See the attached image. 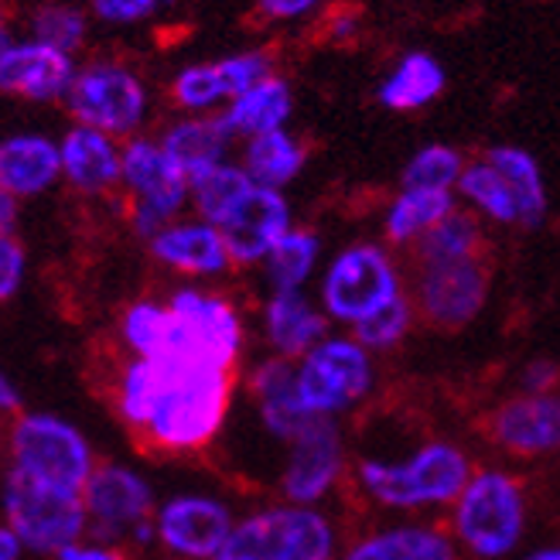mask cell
<instances>
[{"instance_id": "27", "label": "cell", "mask_w": 560, "mask_h": 560, "mask_svg": "<svg viewBox=\"0 0 560 560\" xmlns=\"http://www.w3.org/2000/svg\"><path fill=\"white\" fill-rule=\"evenodd\" d=\"M304 154L307 151L284 130L260 133L254 137V144L246 148V175L264 188H277L301 172Z\"/></svg>"}, {"instance_id": "43", "label": "cell", "mask_w": 560, "mask_h": 560, "mask_svg": "<svg viewBox=\"0 0 560 560\" xmlns=\"http://www.w3.org/2000/svg\"><path fill=\"white\" fill-rule=\"evenodd\" d=\"M553 380H557V366H553V362H534V366H529L526 376H523L529 394H547V386H553Z\"/></svg>"}, {"instance_id": "36", "label": "cell", "mask_w": 560, "mask_h": 560, "mask_svg": "<svg viewBox=\"0 0 560 560\" xmlns=\"http://www.w3.org/2000/svg\"><path fill=\"white\" fill-rule=\"evenodd\" d=\"M462 178V158L447 148H424L407 167V188H447Z\"/></svg>"}, {"instance_id": "4", "label": "cell", "mask_w": 560, "mask_h": 560, "mask_svg": "<svg viewBox=\"0 0 560 560\" xmlns=\"http://www.w3.org/2000/svg\"><path fill=\"white\" fill-rule=\"evenodd\" d=\"M14 471L59 492H86L93 479V455L82 434L51 413H27L11 434Z\"/></svg>"}, {"instance_id": "44", "label": "cell", "mask_w": 560, "mask_h": 560, "mask_svg": "<svg viewBox=\"0 0 560 560\" xmlns=\"http://www.w3.org/2000/svg\"><path fill=\"white\" fill-rule=\"evenodd\" d=\"M62 560H120L114 550H106V547H79V544H69L59 550Z\"/></svg>"}, {"instance_id": "40", "label": "cell", "mask_w": 560, "mask_h": 560, "mask_svg": "<svg viewBox=\"0 0 560 560\" xmlns=\"http://www.w3.org/2000/svg\"><path fill=\"white\" fill-rule=\"evenodd\" d=\"M21 273H24V249L18 240L4 236V243H0V298H11L18 291Z\"/></svg>"}, {"instance_id": "10", "label": "cell", "mask_w": 560, "mask_h": 560, "mask_svg": "<svg viewBox=\"0 0 560 560\" xmlns=\"http://www.w3.org/2000/svg\"><path fill=\"white\" fill-rule=\"evenodd\" d=\"M72 114L103 133H127L144 117V90L120 66H93L69 90Z\"/></svg>"}, {"instance_id": "33", "label": "cell", "mask_w": 560, "mask_h": 560, "mask_svg": "<svg viewBox=\"0 0 560 560\" xmlns=\"http://www.w3.org/2000/svg\"><path fill=\"white\" fill-rule=\"evenodd\" d=\"M462 191L468 195L471 202H479L492 219L499 222H520V209H516V199L506 185V178L499 175V167L492 161H479L462 172L458 178Z\"/></svg>"}, {"instance_id": "13", "label": "cell", "mask_w": 560, "mask_h": 560, "mask_svg": "<svg viewBox=\"0 0 560 560\" xmlns=\"http://www.w3.org/2000/svg\"><path fill=\"white\" fill-rule=\"evenodd\" d=\"M230 534V510L209 495H178L158 513V537L182 557H215Z\"/></svg>"}, {"instance_id": "30", "label": "cell", "mask_w": 560, "mask_h": 560, "mask_svg": "<svg viewBox=\"0 0 560 560\" xmlns=\"http://www.w3.org/2000/svg\"><path fill=\"white\" fill-rule=\"evenodd\" d=\"M489 161L499 167V175L506 178L513 199H516V209H520V222L523 226H537L547 209L537 161L516 148H495V151H489Z\"/></svg>"}, {"instance_id": "2", "label": "cell", "mask_w": 560, "mask_h": 560, "mask_svg": "<svg viewBox=\"0 0 560 560\" xmlns=\"http://www.w3.org/2000/svg\"><path fill=\"white\" fill-rule=\"evenodd\" d=\"M124 335L137 355L178 359L212 370H230L243 342L233 307L199 291H178L167 307L148 301L133 304L124 318Z\"/></svg>"}, {"instance_id": "28", "label": "cell", "mask_w": 560, "mask_h": 560, "mask_svg": "<svg viewBox=\"0 0 560 560\" xmlns=\"http://www.w3.org/2000/svg\"><path fill=\"white\" fill-rule=\"evenodd\" d=\"M444 215H452V195H447V188H407L397 206L389 209L386 236L394 243H407L413 236H424Z\"/></svg>"}, {"instance_id": "11", "label": "cell", "mask_w": 560, "mask_h": 560, "mask_svg": "<svg viewBox=\"0 0 560 560\" xmlns=\"http://www.w3.org/2000/svg\"><path fill=\"white\" fill-rule=\"evenodd\" d=\"M124 178L137 191V230L154 233L167 215H175L185 202L188 178L175 167L164 148H154L148 140H133L124 151Z\"/></svg>"}, {"instance_id": "19", "label": "cell", "mask_w": 560, "mask_h": 560, "mask_svg": "<svg viewBox=\"0 0 560 560\" xmlns=\"http://www.w3.org/2000/svg\"><path fill=\"white\" fill-rule=\"evenodd\" d=\"M254 394L260 400V417L264 428L277 438H284L288 444L312 424L315 417L307 404L301 400V386H298V373L288 366L284 359H270L254 373Z\"/></svg>"}, {"instance_id": "9", "label": "cell", "mask_w": 560, "mask_h": 560, "mask_svg": "<svg viewBox=\"0 0 560 560\" xmlns=\"http://www.w3.org/2000/svg\"><path fill=\"white\" fill-rule=\"evenodd\" d=\"M397 298V270L376 246H352L325 277V307L339 322H362Z\"/></svg>"}, {"instance_id": "39", "label": "cell", "mask_w": 560, "mask_h": 560, "mask_svg": "<svg viewBox=\"0 0 560 560\" xmlns=\"http://www.w3.org/2000/svg\"><path fill=\"white\" fill-rule=\"evenodd\" d=\"M222 75V86H226V96H243L246 90H254L257 82L267 79V59L260 51H249V55H236V59H226L215 66Z\"/></svg>"}, {"instance_id": "17", "label": "cell", "mask_w": 560, "mask_h": 560, "mask_svg": "<svg viewBox=\"0 0 560 560\" xmlns=\"http://www.w3.org/2000/svg\"><path fill=\"white\" fill-rule=\"evenodd\" d=\"M495 441L516 455H544L560 447V397L526 394L495 413Z\"/></svg>"}, {"instance_id": "29", "label": "cell", "mask_w": 560, "mask_h": 560, "mask_svg": "<svg viewBox=\"0 0 560 560\" xmlns=\"http://www.w3.org/2000/svg\"><path fill=\"white\" fill-rule=\"evenodd\" d=\"M444 86V72L441 66L424 51H413L400 62V69L386 79V86L380 90L383 106L389 109H413L431 103Z\"/></svg>"}, {"instance_id": "7", "label": "cell", "mask_w": 560, "mask_h": 560, "mask_svg": "<svg viewBox=\"0 0 560 560\" xmlns=\"http://www.w3.org/2000/svg\"><path fill=\"white\" fill-rule=\"evenodd\" d=\"M458 537L479 557L510 553L523 534V495L502 471H479L458 495Z\"/></svg>"}, {"instance_id": "6", "label": "cell", "mask_w": 560, "mask_h": 560, "mask_svg": "<svg viewBox=\"0 0 560 560\" xmlns=\"http://www.w3.org/2000/svg\"><path fill=\"white\" fill-rule=\"evenodd\" d=\"M4 513L8 526L24 540V547L42 553H59L62 547L75 544L90 516L82 495L48 489L14 468L4 482Z\"/></svg>"}, {"instance_id": "12", "label": "cell", "mask_w": 560, "mask_h": 560, "mask_svg": "<svg viewBox=\"0 0 560 560\" xmlns=\"http://www.w3.org/2000/svg\"><path fill=\"white\" fill-rule=\"evenodd\" d=\"M82 499H86V510L93 516L96 534L106 540L137 534V526L148 523L151 489L137 471H130L124 465L96 468L93 479L86 482Z\"/></svg>"}, {"instance_id": "45", "label": "cell", "mask_w": 560, "mask_h": 560, "mask_svg": "<svg viewBox=\"0 0 560 560\" xmlns=\"http://www.w3.org/2000/svg\"><path fill=\"white\" fill-rule=\"evenodd\" d=\"M21 547H24V540L14 534L11 526H8V529H0V560H18Z\"/></svg>"}, {"instance_id": "14", "label": "cell", "mask_w": 560, "mask_h": 560, "mask_svg": "<svg viewBox=\"0 0 560 560\" xmlns=\"http://www.w3.org/2000/svg\"><path fill=\"white\" fill-rule=\"evenodd\" d=\"M489 291V273L479 260L424 267L420 277V307L441 328H458L479 315Z\"/></svg>"}, {"instance_id": "35", "label": "cell", "mask_w": 560, "mask_h": 560, "mask_svg": "<svg viewBox=\"0 0 560 560\" xmlns=\"http://www.w3.org/2000/svg\"><path fill=\"white\" fill-rule=\"evenodd\" d=\"M407 325H410V304L397 294L370 318L355 322V339H359V346H370V349H389L404 339Z\"/></svg>"}, {"instance_id": "15", "label": "cell", "mask_w": 560, "mask_h": 560, "mask_svg": "<svg viewBox=\"0 0 560 560\" xmlns=\"http://www.w3.org/2000/svg\"><path fill=\"white\" fill-rule=\"evenodd\" d=\"M342 471V438L328 417H315L294 441L284 468V492L294 502L322 499Z\"/></svg>"}, {"instance_id": "47", "label": "cell", "mask_w": 560, "mask_h": 560, "mask_svg": "<svg viewBox=\"0 0 560 560\" xmlns=\"http://www.w3.org/2000/svg\"><path fill=\"white\" fill-rule=\"evenodd\" d=\"M526 560H560V547H544L537 553H529Z\"/></svg>"}, {"instance_id": "41", "label": "cell", "mask_w": 560, "mask_h": 560, "mask_svg": "<svg viewBox=\"0 0 560 560\" xmlns=\"http://www.w3.org/2000/svg\"><path fill=\"white\" fill-rule=\"evenodd\" d=\"M158 0H93V8L103 21H137L144 18Z\"/></svg>"}, {"instance_id": "46", "label": "cell", "mask_w": 560, "mask_h": 560, "mask_svg": "<svg viewBox=\"0 0 560 560\" xmlns=\"http://www.w3.org/2000/svg\"><path fill=\"white\" fill-rule=\"evenodd\" d=\"M0 397H4V407H18V389L11 386V380H0Z\"/></svg>"}, {"instance_id": "5", "label": "cell", "mask_w": 560, "mask_h": 560, "mask_svg": "<svg viewBox=\"0 0 560 560\" xmlns=\"http://www.w3.org/2000/svg\"><path fill=\"white\" fill-rule=\"evenodd\" d=\"M335 534L315 510H267L233 526L215 560H328Z\"/></svg>"}, {"instance_id": "31", "label": "cell", "mask_w": 560, "mask_h": 560, "mask_svg": "<svg viewBox=\"0 0 560 560\" xmlns=\"http://www.w3.org/2000/svg\"><path fill=\"white\" fill-rule=\"evenodd\" d=\"M479 243H482L479 226H475L465 212H452L420 236L417 254H420V264L424 267L458 264V260H471L475 254H479Z\"/></svg>"}, {"instance_id": "21", "label": "cell", "mask_w": 560, "mask_h": 560, "mask_svg": "<svg viewBox=\"0 0 560 560\" xmlns=\"http://www.w3.org/2000/svg\"><path fill=\"white\" fill-rule=\"evenodd\" d=\"M62 167H66L69 182L86 191H100L124 175V161L117 158L106 133L96 127H75L72 133H66Z\"/></svg>"}, {"instance_id": "20", "label": "cell", "mask_w": 560, "mask_h": 560, "mask_svg": "<svg viewBox=\"0 0 560 560\" xmlns=\"http://www.w3.org/2000/svg\"><path fill=\"white\" fill-rule=\"evenodd\" d=\"M62 172V151H55L45 137L24 133L11 137L0 148V188L8 195H38Z\"/></svg>"}, {"instance_id": "25", "label": "cell", "mask_w": 560, "mask_h": 560, "mask_svg": "<svg viewBox=\"0 0 560 560\" xmlns=\"http://www.w3.org/2000/svg\"><path fill=\"white\" fill-rule=\"evenodd\" d=\"M291 114V90L288 82L280 79H264L257 82L254 90H246L243 96H236V103L230 106L226 124L233 133H249V137H260L270 130H280V124L288 120Z\"/></svg>"}, {"instance_id": "23", "label": "cell", "mask_w": 560, "mask_h": 560, "mask_svg": "<svg viewBox=\"0 0 560 560\" xmlns=\"http://www.w3.org/2000/svg\"><path fill=\"white\" fill-rule=\"evenodd\" d=\"M154 257L188 273H215L233 260L226 240L212 226H175L158 233Z\"/></svg>"}, {"instance_id": "24", "label": "cell", "mask_w": 560, "mask_h": 560, "mask_svg": "<svg viewBox=\"0 0 560 560\" xmlns=\"http://www.w3.org/2000/svg\"><path fill=\"white\" fill-rule=\"evenodd\" d=\"M230 133L233 130H230L226 117H219V120H185L175 130H167L164 151H167V158L175 161L178 172L188 182H195L199 175L212 172V167L219 164Z\"/></svg>"}, {"instance_id": "1", "label": "cell", "mask_w": 560, "mask_h": 560, "mask_svg": "<svg viewBox=\"0 0 560 560\" xmlns=\"http://www.w3.org/2000/svg\"><path fill=\"white\" fill-rule=\"evenodd\" d=\"M230 389V370L140 355L124 376L120 407L164 447H199L222 428Z\"/></svg>"}, {"instance_id": "34", "label": "cell", "mask_w": 560, "mask_h": 560, "mask_svg": "<svg viewBox=\"0 0 560 560\" xmlns=\"http://www.w3.org/2000/svg\"><path fill=\"white\" fill-rule=\"evenodd\" d=\"M318 257V240L312 233H288L267 257L270 280L277 291H298L301 280L312 273Z\"/></svg>"}, {"instance_id": "22", "label": "cell", "mask_w": 560, "mask_h": 560, "mask_svg": "<svg viewBox=\"0 0 560 560\" xmlns=\"http://www.w3.org/2000/svg\"><path fill=\"white\" fill-rule=\"evenodd\" d=\"M267 335L280 355H307L325 335V318L298 291H277L267 304Z\"/></svg>"}, {"instance_id": "18", "label": "cell", "mask_w": 560, "mask_h": 560, "mask_svg": "<svg viewBox=\"0 0 560 560\" xmlns=\"http://www.w3.org/2000/svg\"><path fill=\"white\" fill-rule=\"evenodd\" d=\"M72 66L66 51L51 45H8L0 55V86L27 100H55L72 90Z\"/></svg>"}, {"instance_id": "26", "label": "cell", "mask_w": 560, "mask_h": 560, "mask_svg": "<svg viewBox=\"0 0 560 560\" xmlns=\"http://www.w3.org/2000/svg\"><path fill=\"white\" fill-rule=\"evenodd\" d=\"M346 560H455V550L434 529L400 526L359 544Z\"/></svg>"}, {"instance_id": "8", "label": "cell", "mask_w": 560, "mask_h": 560, "mask_svg": "<svg viewBox=\"0 0 560 560\" xmlns=\"http://www.w3.org/2000/svg\"><path fill=\"white\" fill-rule=\"evenodd\" d=\"M370 383H373V370L366 352H362V346L346 339L318 342L304 355L298 370L301 400L307 404V410L322 417L339 413L352 407L359 397H366Z\"/></svg>"}, {"instance_id": "38", "label": "cell", "mask_w": 560, "mask_h": 560, "mask_svg": "<svg viewBox=\"0 0 560 560\" xmlns=\"http://www.w3.org/2000/svg\"><path fill=\"white\" fill-rule=\"evenodd\" d=\"M222 96H226V86L215 66H195L175 79V100L188 109H206Z\"/></svg>"}, {"instance_id": "42", "label": "cell", "mask_w": 560, "mask_h": 560, "mask_svg": "<svg viewBox=\"0 0 560 560\" xmlns=\"http://www.w3.org/2000/svg\"><path fill=\"white\" fill-rule=\"evenodd\" d=\"M315 4H322V0H260V11L267 18H298Z\"/></svg>"}, {"instance_id": "32", "label": "cell", "mask_w": 560, "mask_h": 560, "mask_svg": "<svg viewBox=\"0 0 560 560\" xmlns=\"http://www.w3.org/2000/svg\"><path fill=\"white\" fill-rule=\"evenodd\" d=\"M254 185L257 182L249 178L246 172H240V167L215 164L212 172H206V175H199L191 182V195H195V206H199V212L209 222H222L246 199V191Z\"/></svg>"}, {"instance_id": "3", "label": "cell", "mask_w": 560, "mask_h": 560, "mask_svg": "<svg viewBox=\"0 0 560 560\" xmlns=\"http://www.w3.org/2000/svg\"><path fill=\"white\" fill-rule=\"evenodd\" d=\"M359 479L366 492L386 506H434V502L458 499L468 486V462L455 444H428L400 465L362 462Z\"/></svg>"}, {"instance_id": "16", "label": "cell", "mask_w": 560, "mask_h": 560, "mask_svg": "<svg viewBox=\"0 0 560 560\" xmlns=\"http://www.w3.org/2000/svg\"><path fill=\"white\" fill-rule=\"evenodd\" d=\"M219 233L230 246V257L240 264L270 257L273 246L288 236V202L273 188L254 185L246 199L219 222Z\"/></svg>"}, {"instance_id": "37", "label": "cell", "mask_w": 560, "mask_h": 560, "mask_svg": "<svg viewBox=\"0 0 560 560\" xmlns=\"http://www.w3.org/2000/svg\"><path fill=\"white\" fill-rule=\"evenodd\" d=\"M35 35L42 45H51L59 51H72L82 42V35H86V21H82V14L72 8L48 4L35 14Z\"/></svg>"}]
</instances>
